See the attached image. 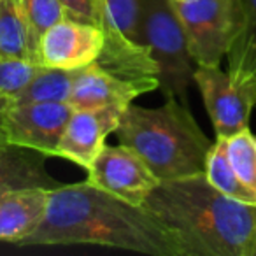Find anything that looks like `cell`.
Wrapping results in <instances>:
<instances>
[{
	"label": "cell",
	"mask_w": 256,
	"mask_h": 256,
	"mask_svg": "<svg viewBox=\"0 0 256 256\" xmlns=\"http://www.w3.org/2000/svg\"><path fill=\"white\" fill-rule=\"evenodd\" d=\"M107 246L151 256H182L176 235L144 206L123 202L88 182L50 190L39 226L18 246Z\"/></svg>",
	"instance_id": "1"
},
{
	"label": "cell",
	"mask_w": 256,
	"mask_h": 256,
	"mask_svg": "<svg viewBox=\"0 0 256 256\" xmlns=\"http://www.w3.org/2000/svg\"><path fill=\"white\" fill-rule=\"evenodd\" d=\"M139 37L158 64L160 90L165 96L182 100L193 81L196 64L170 0H142Z\"/></svg>",
	"instance_id": "4"
},
{
	"label": "cell",
	"mask_w": 256,
	"mask_h": 256,
	"mask_svg": "<svg viewBox=\"0 0 256 256\" xmlns=\"http://www.w3.org/2000/svg\"><path fill=\"white\" fill-rule=\"evenodd\" d=\"M22 6L37 40L48 28L65 18V11L58 0H22Z\"/></svg>",
	"instance_id": "22"
},
{
	"label": "cell",
	"mask_w": 256,
	"mask_h": 256,
	"mask_svg": "<svg viewBox=\"0 0 256 256\" xmlns=\"http://www.w3.org/2000/svg\"><path fill=\"white\" fill-rule=\"evenodd\" d=\"M226 153L237 178L256 196V136L246 128L228 137Z\"/></svg>",
	"instance_id": "19"
},
{
	"label": "cell",
	"mask_w": 256,
	"mask_h": 256,
	"mask_svg": "<svg viewBox=\"0 0 256 256\" xmlns=\"http://www.w3.org/2000/svg\"><path fill=\"white\" fill-rule=\"evenodd\" d=\"M9 100L0 98V146H6V139H4V116H6V109H8Z\"/></svg>",
	"instance_id": "24"
},
{
	"label": "cell",
	"mask_w": 256,
	"mask_h": 256,
	"mask_svg": "<svg viewBox=\"0 0 256 256\" xmlns=\"http://www.w3.org/2000/svg\"><path fill=\"white\" fill-rule=\"evenodd\" d=\"M2 150H4V146H0V158H2Z\"/></svg>",
	"instance_id": "26"
},
{
	"label": "cell",
	"mask_w": 256,
	"mask_h": 256,
	"mask_svg": "<svg viewBox=\"0 0 256 256\" xmlns=\"http://www.w3.org/2000/svg\"><path fill=\"white\" fill-rule=\"evenodd\" d=\"M65 11V18L98 25L102 22V0H58Z\"/></svg>",
	"instance_id": "23"
},
{
	"label": "cell",
	"mask_w": 256,
	"mask_h": 256,
	"mask_svg": "<svg viewBox=\"0 0 256 256\" xmlns=\"http://www.w3.org/2000/svg\"><path fill=\"white\" fill-rule=\"evenodd\" d=\"M193 81L200 90L216 137L228 139L249 128L256 98L249 90L234 84L228 70H221L220 65H196Z\"/></svg>",
	"instance_id": "8"
},
{
	"label": "cell",
	"mask_w": 256,
	"mask_h": 256,
	"mask_svg": "<svg viewBox=\"0 0 256 256\" xmlns=\"http://www.w3.org/2000/svg\"><path fill=\"white\" fill-rule=\"evenodd\" d=\"M74 109L68 102H28L9 100L4 116L6 146L56 156L68 118Z\"/></svg>",
	"instance_id": "6"
},
{
	"label": "cell",
	"mask_w": 256,
	"mask_h": 256,
	"mask_svg": "<svg viewBox=\"0 0 256 256\" xmlns=\"http://www.w3.org/2000/svg\"><path fill=\"white\" fill-rule=\"evenodd\" d=\"M139 96L132 86L110 78L93 64L79 68L68 104L74 110L100 109L107 106H128Z\"/></svg>",
	"instance_id": "13"
},
{
	"label": "cell",
	"mask_w": 256,
	"mask_h": 256,
	"mask_svg": "<svg viewBox=\"0 0 256 256\" xmlns=\"http://www.w3.org/2000/svg\"><path fill=\"white\" fill-rule=\"evenodd\" d=\"M102 16L109 23H112L120 32H123L132 40L140 42L139 25L142 0H102Z\"/></svg>",
	"instance_id": "21"
},
{
	"label": "cell",
	"mask_w": 256,
	"mask_h": 256,
	"mask_svg": "<svg viewBox=\"0 0 256 256\" xmlns=\"http://www.w3.org/2000/svg\"><path fill=\"white\" fill-rule=\"evenodd\" d=\"M114 134L142 156L160 181L204 174L212 148L178 96H167L164 106L153 109L128 104Z\"/></svg>",
	"instance_id": "3"
},
{
	"label": "cell",
	"mask_w": 256,
	"mask_h": 256,
	"mask_svg": "<svg viewBox=\"0 0 256 256\" xmlns=\"http://www.w3.org/2000/svg\"><path fill=\"white\" fill-rule=\"evenodd\" d=\"M204 174H206L207 181L223 195L230 196V198L237 200L240 204L256 206V196L242 184L235 170L232 168L226 153V139L216 137V142L212 144L209 154H207Z\"/></svg>",
	"instance_id": "18"
},
{
	"label": "cell",
	"mask_w": 256,
	"mask_h": 256,
	"mask_svg": "<svg viewBox=\"0 0 256 256\" xmlns=\"http://www.w3.org/2000/svg\"><path fill=\"white\" fill-rule=\"evenodd\" d=\"M79 68L40 67L26 88L11 102H68Z\"/></svg>",
	"instance_id": "17"
},
{
	"label": "cell",
	"mask_w": 256,
	"mask_h": 256,
	"mask_svg": "<svg viewBox=\"0 0 256 256\" xmlns=\"http://www.w3.org/2000/svg\"><path fill=\"white\" fill-rule=\"evenodd\" d=\"M124 109L126 106L74 110L58 144L56 156L88 168L106 146L107 136L116 132Z\"/></svg>",
	"instance_id": "11"
},
{
	"label": "cell",
	"mask_w": 256,
	"mask_h": 256,
	"mask_svg": "<svg viewBox=\"0 0 256 256\" xmlns=\"http://www.w3.org/2000/svg\"><path fill=\"white\" fill-rule=\"evenodd\" d=\"M102 44V26L64 18L39 37L37 64L54 68L86 67L96 60Z\"/></svg>",
	"instance_id": "10"
},
{
	"label": "cell",
	"mask_w": 256,
	"mask_h": 256,
	"mask_svg": "<svg viewBox=\"0 0 256 256\" xmlns=\"http://www.w3.org/2000/svg\"><path fill=\"white\" fill-rule=\"evenodd\" d=\"M251 256H256V232H254V240H252V251Z\"/></svg>",
	"instance_id": "25"
},
{
	"label": "cell",
	"mask_w": 256,
	"mask_h": 256,
	"mask_svg": "<svg viewBox=\"0 0 256 256\" xmlns=\"http://www.w3.org/2000/svg\"><path fill=\"white\" fill-rule=\"evenodd\" d=\"M86 172L88 184L132 206H142L160 182L142 156L121 142L118 146L106 144Z\"/></svg>",
	"instance_id": "7"
},
{
	"label": "cell",
	"mask_w": 256,
	"mask_h": 256,
	"mask_svg": "<svg viewBox=\"0 0 256 256\" xmlns=\"http://www.w3.org/2000/svg\"><path fill=\"white\" fill-rule=\"evenodd\" d=\"M50 188H23L0 196V240L18 244L42 221Z\"/></svg>",
	"instance_id": "12"
},
{
	"label": "cell",
	"mask_w": 256,
	"mask_h": 256,
	"mask_svg": "<svg viewBox=\"0 0 256 256\" xmlns=\"http://www.w3.org/2000/svg\"><path fill=\"white\" fill-rule=\"evenodd\" d=\"M142 206L176 235L182 256H251L256 206L223 195L206 174L160 181Z\"/></svg>",
	"instance_id": "2"
},
{
	"label": "cell",
	"mask_w": 256,
	"mask_h": 256,
	"mask_svg": "<svg viewBox=\"0 0 256 256\" xmlns=\"http://www.w3.org/2000/svg\"><path fill=\"white\" fill-rule=\"evenodd\" d=\"M42 65L18 58L0 56V98L14 100Z\"/></svg>",
	"instance_id": "20"
},
{
	"label": "cell",
	"mask_w": 256,
	"mask_h": 256,
	"mask_svg": "<svg viewBox=\"0 0 256 256\" xmlns=\"http://www.w3.org/2000/svg\"><path fill=\"white\" fill-rule=\"evenodd\" d=\"M196 65H220L238 22V0H170Z\"/></svg>",
	"instance_id": "5"
},
{
	"label": "cell",
	"mask_w": 256,
	"mask_h": 256,
	"mask_svg": "<svg viewBox=\"0 0 256 256\" xmlns=\"http://www.w3.org/2000/svg\"><path fill=\"white\" fill-rule=\"evenodd\" d=\"M100 26L104 30V44L93 65L110 78L132 86L139 95L160 90V68L150 48L126 37L104 16Z\"/></svg>",
	"instance_id": "9"
},
{
	"label": "cell",
	"mask_w": 256,
	"mask_h": 256,
	"mask_svg": "<svg viewBox=\"0 0 256 256\" xmlns=\"http://www.w3.org/2000/svg\"><path fill=\"white\" fill-rule=\"evenodd\" d=\"M56 182L44 168L40 158L30 156L22 148L4 146L0 158V196L23 188H56Z\"/></svg>",
	"instance_id": "15"
},
{
	"label": "cell",
	"mask_w": 256,
	"mask_h": 256,
	"mask_svg": "<svg viewBox=\"0 0 256 256\" xmlns=\"http://www.w3.org/2000/svg\"><path fill=\"white\" fill-rule=\"evenodd\" d=\"M226 60L232 82L256 98V0H238L237 32Z\"/></svg>",
	"instance_id": "14"
},
{
	"label": "cell",
	"mask_w": 256,
	"mask_h": 256,
	"mask_svg": "<svg viewBox=\"0 0 256 256\" xmlns=\"http://www.w3.org/2000/svg\"><path fill=\"white\" fill-rule=\"evenodd\" d=\"M37 42L22 0H0V56L37 64Z\"/></svg>",
	"instance_id": "16"
}]
</instances>
